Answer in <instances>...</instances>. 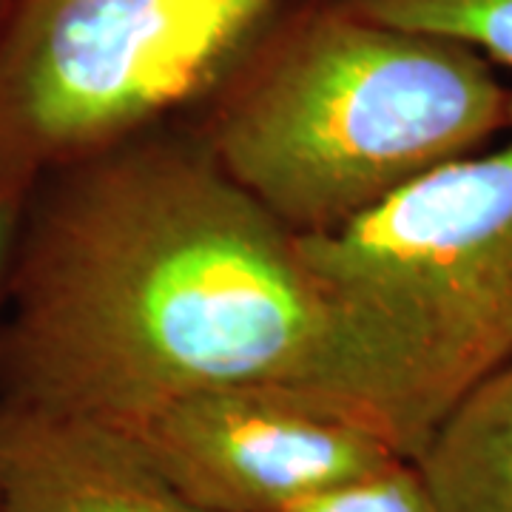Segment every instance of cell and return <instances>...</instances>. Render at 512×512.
I'll return each instance as SVG.
<instances>
[{"mask_svg": "<svg viewBox=\"0 0 512 512\" xmlns=\"http://www.w3.org/2000/svg\"><path fill=\"white\" fill-rule=\"evenodd\" d=\"M413 467L433 512H512V362L439 421Z\"/></svg>", "mask_w": 512, "mask_h": 512, "instance_id": "7", "label": "cell"}, {"mask_svg": "<svg viewBox=\"0 0 512 512\" xmlns=\"http://www.w3.org/2000/svg\"><path fill=\"white\" fill-rule=\"evenodd\" d=\"M0 512H208L106 421L0 402Z\"/></svg>", "mask_w": 512, "mask_h": 512, "instance_id": "6", "label": "cell"}, {"mask_svg": "<svg viewBox=\"0 0 512 512\" xmlns=\"http://www.w3.org/2000/svg\"><path fill=\"white\" fill-rule=\"evenodd\" d=\"M123 430L208 512H288L404 461L362 421L282 387L200 390Z\"/></svg>", "mask_w": 512, "mask_h": 512, "instance_id": "5", "label": "cell"}, {"mask_svg": "<svg viewBox=\"0 0 512 512\" xmlns=\"http://www.w3.org/2000/svg\"><path fill=\"white\" fill-rule=\"evenodd\" d=\"M288 512H433L413 461H396L373 476L336 487Z\"/></svg>", "mask_w": 512, "mask_h": 512, "instance_id": "9", "label": "cell"}, {"mask_svg": "<svg viewBox=\"0 0 512 512\" xmlns=\"http://www.w3.org/2000/svg\"><path fill=\"white\" fill-rule=\"evenodd\" d=\"M35 185L15 183V180H0V330L9 308V293H12V276L18 262L20 237H23V222L29 211V197Z\"/></svg>", "mask_w": 512, "mask_h": 512, "instance_id": "10", "label": "cell"}, {"mask_svg": "<svg viewBox=\"0 0 512 512\" xmlns=\"http://www.w3.org/2000/svg\"><path fill=\"white\" fill-rule=\"evenodd\" d=\"M367 18L441 37L512 69V0H348Z\"/></svg>", "mask_w": 512, "mask_h": 512, "instance_id": "8", "label": "cell"}, {"mask_svg": "<svg viewBox=\"0 0 512 512\" xmlns=\"http://www.w3.org/2000/svg\"><path fill=\"white\" fill-rule=\"evenodd\" d=\"M217 387L305 393L402 456L382 373L296 237L194 128L40 177L0 330V402L128 427Z\"/></svg>", "mask_w": 512, "mask_h": 512, "instance_id": "1", "label": "cell"}, {"mask_svg": "<svg viewBox=\"0 0 512 512\" xmlns=\"http://www.w3.org/2000/svg\"><path fill=\"white\" fill-rule=\"evenodd\" d=\"M279 0H0V180L177 126Z\"/></svg>", "mask_w": 512, "mask_h": 512, "instance_id": "4", "label": "cell"}, {"mask_svg": "<svg viewBox=\"0 0 512 512\" xmlns=\"http://www.w3.org/2000/svg\"><path fill=\"white\" fill-rule=\"evenodd\" d=\"M299 254L382 373L404 461L512 362V114L501 143L424 174Z\"/></svg>", "mask_w": 512, "mask_h": 512, "instance_id": "3", "label": "cell"}, {"mask_svg": "<svg viewBox=\"0 0 512 512\" xmlns=\"http://www.w3.org/2000/svg\"><path fill=\"white\" fill-rule=\"evenodd\" d=\"M194 114L225 177L308 239L487 148L512 89L467 46L348 0H279Z\"/></svg>", "mask_w": 512, "mask_h": 512, "instance_id": "2", "label": "cell"}]
</instances>
